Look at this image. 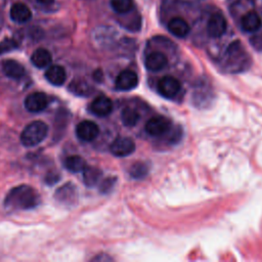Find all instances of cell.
<instances>
[{"instance_id": "obj_1", "label": "cell", "mask_w": 262, "mask_h": 262, "mask_svg": "<svg viewBox=\"0 0 262 262\" xmlns=\"http://www.w3.org/2000/svg\"><path fill=\"white\" fill-rule=\"evenodd\" d=\"M41 202L39 192L32 186L21 184L13 187L6 194L4 205L11 211L30 210L36 208Z\"/></svg>"}, {"instance_id": "obj_2", "label": "cell", "mask_w": 262, "mask_h": 262, "mask_svg": "<svg viewBox=\"0 0 262 262\" xmlns=\"http://www.w3.org/2000/svg\"><path fill=\"white\" fill-rule=\"evenodd\" d=\"M48 134V126L43 121H34L28 124L20 134V142L24 146L32 147L41 143Z\"/></svg>"}, {"instance_id": "obj_3", "label": "cell", "mask_w": 262, "mask_h": 262, "mask_svg": "<svg viewBox=\"0 0 262 262\" xmlns=\"http://www.w3.org/2000/svg\"><path fill=\"white\" fill-rule=\"evenodd\" d=\"M181 89L180 82L172 76H165L160 79L158 83V90L160 94L165 98L175 97Z\"/></svg>"}, {"instance_id": "obj_4", "label": "cell", "mask_w": 262, "mask_h": 262, "mask_svg": "<svg viewBox=\"0 0 262 262\" xmlns=\"http://www.w3.org/2000/svg\"><path fill=\"white\" fill-rule=\"evenodd\" d=\"M99 134V127L96 123L89 120L80 122L76 127V135L82 141H92Z\"/></svg>"}, {"instance_id": "obj_5", "label": "cell", "mask_w": 262, "mask_h": 262, "mask_svg": "<svg viewBox=\"0 0 262 262\" xmlns=\"http://www.w3.org/2000/svg\"><path fill=\"white\" fill-rule=\"evenodd\" d=\"M227 28V23L224 15L220 12L213 13L207 24V32L212 38H220L224 35Z\"/></svg>"}, {"instance_id": "obj_6", "label": "cell", "mask_w": 262, "mask_h": 262, "mask_svg": "<svg viewBox=\"0 0 262 262\" xmlns=\"http://www.w3.org/2000/svg\"><path fill=\"white\" fill-rule=\"evenodd\" d=\"M111 152L116 157H126L135 150V143L129 137H117L110 146Z\"/></svg>"}, {"instance_id": "obj_7", "label": "cell", "mask_w": 262, "mask_h": 262, "mask_svg": "<svg viewBox=\"0 0 262 262\" xmlns=\"http://www.w3.org/2000/svg\"><path fill=\"white\" fill-rule=\"evenodd\" d=\"M54 196L59 204L64 206H73L76 204L78 199L77 188L71 182L66 183L55 191Z\"/></svg>"}, {"instance_id": "obj_8", "label": "cell", "mask_w": 262, "mask_h": 262, "mask_svg": "<svg viewBox=\"0 0 262 262\" xmlns=\"http://www.w3.org/2000/svg\"><path fill=\"white\" fill-rule=\"evenodd\" d=\"M26 108L31 113H40L48 105V97L43 92H33L25 98Z\"/></svg>"}, {"instance_id": "obj_9", "label": "cell", "mask_w": 262, "mask_h": 262, "mask_svg": "<svg viewBox=\"0 0 262 262\" xmlns=\"http://www.w3.org/2000/svg\"><path fill=\"white\" fill-rule=\"evenodd\" d=\"M137 84H138L137 74L132 70H124L118 75L116 79L115 87L116 89L121 91H128L135 88Z\"/></svg>"}, {"instance_id": "obj_10", "label": "cell", "mask_w": 262, "mask_h": 262, "mask_svg": "<svg viewBox=\"0 0 262 262\" xmlns=\"http://www.w3.org/2000/svg\"><path fill=\"white\" fill-rule=\"evenodd\" d=\"M171 123L164 117H154L145 124V131L151 136H160L169 131Z\"/></svg>"}, {"instance_id": "obj_11", "label": "cell", "mask_w": 262, "mask_h": 262, "mask_svg": "<svg viewBox=\"0 0 262 262\" xmlns=\"http://www.w3.org/2000/svg\"><path fill=\"white\" fill-rule=\"evenodd\" d=\"M90 111L92 114L98 117H105L112 113L113 102L107 96L100 94L97 97H95L91 102Z\"/></svg>"}, {"instance_id": "obj_12", "label": "cell", "mask_w": 262, "mask_h": 262, "mask_svg": "<svg viewBox=\"0 0 262 262\" xmlns=\"http://www.w3.org/2000/svg\"><path fill=\"white\" fill-rule=\"evenodd\" d=\"M10 18L17 24H25L32 17V11L28 5L21 2H16L10 7Z\"/></svg>"}, {"instance_id": "obj_13", "label": "cell", "mask_w": 262, "mask_h": 262, "mask_svg": "<svg viewBox=\"0 0 262 262\" xmlns=\"http://www.w3.org/2000/svg\"><path fill=\"white\" fill-rule=\"evenodd\" d=\"M167 63H168V59L166 55L159 51H154L147 54L144 59L145 68L151 72L162 71L163 69L166 68Z\"/></svg>"}, {"instance_id": "obj_14", "label": "cell", "mask_w": 262, "mask_h": 262, "mask_svg": "<svg viewBox=\"0 0 262 262\" xmlns=\"http://www.w3.org/2000/svg\"><path fill=\"white\" fill-rule=\"evenodd\" d=\"M168 30L172 35L178 38H184L189 34L190 27L184 18L180 16H175L169 20Z\"/></svg>"}, {"instance_id": "obj_15", "label": "cell", "mask_w": 262, "mask_h": 262, "mask_svg": "<svg viewBox=\"0 0 262 262\" xmlns=\"http://www.w3.org/2000/svg\"><path fill=\"white\" fill-rule=\"evenodd\" d=\"M45 78L50 84L54 86H61L67 80V73L63 67L53 64L46 70Z\"/></svg>"}, {"instance_id": "obj_16", "label": "cell", "mask_w": 262, "mask_h": 262, "mask_svg": "<svg viewBox=\"0 0 262 262\" xmlns=\"http://www.w3.org/2000/svg\"><path fill=\"white\" fill-rule=\"evenodd\" d=\"M3 73L10 79L18 80L25 75V68L21 63L14 59H6L2 62Z\"/></svg>"}, {"instance_id": "obj_17", "label": "cell", "mask_w": 262, "mask_h": 262, "mask_svg": "<svg viewBox=\"0 0 262 262\" xmlns=\"http://www.w3.org/2000/svg\"><path fill=\"white\" fill-rule=\"evenodd\" d=\"M241 24L244 31L249 33H254L261 28L262 20L255 11H250V12H247L242 17Z\"/></svg>"}, {"instance_id": "obj_18", "label": "cell", "mask_w": 262, "mask_h": 262, "mask_svg": "<svg viewBox=\"0 0 262 262\" xmlns=\"http://www.w3.org/2000/svg\"><path fill=\"white\" fill-rule=\"evenodd\" d=\"M32 63L38 69H44L51 64L52 56L51 53L45 48L36 49L31 56Z\"/></svg>"}, {"instance_id": "obj_19", "label": "cell", "mask_w": 262, "mask_h": 262, "mask_svg": "<svg viewBox=\"0 0 262 262\" xmlns=\"http://www.w3.org/2000/svg\"><path fill=\"white\" fill-rule=\"evenodd\" d=\"M82 172H83V181L89 187L96 185L101 180L102 172L96 167L86 166Z\"/></svg>"}, {"instance_id": "obj_20", "label": "cell", "mask_w": 262, "mask_h": 262, "mask_svg": "<svg viewBox=\"0 0 262 262\" xmlns=\"http://www.w3.org/2000/svg\"><path fill=\"white\" fill-rule=\"evenodd\" d=\"M86 161L80 156H69L64 160V167L72 173L82 172L86 167Z\"/></svg>"}, {"instance_id": "obj_21", "label": "cell", "mask_w": 262, "mask_h": 262, "mask_svg": "<svg viewBox=\"0 0 262 262\" xmlns=\"http://www.w3.org/2000/svg\"><path fill=\"white\" fill-rule=\"evenodd\" d=\"M69 90L79 96H87L91 93V86L82 79H75L69 85Z\"/></svg>"}, {"instance_id": "obj_22", "label": "cell", "mask_w": 262, "mask_h": 262, "mask_svg": "<svg viewBox=\"0 0 262 262\" xmlns=\"http://www.w3.org/2000/svg\"><path fill=\"white\" fill-rule=\"evenodd\" d=\"M121 120L127 127H133L139 120V114L132 107H125L121 113Z\"/></svg>"}, {"instance_id": "obj_23", "label": "cell", "mask_w": 262, "mask_h": 262, "mask_svg": "<svg viewBox=\"0 0 262 262\" xmlns=\"http://www.w3.org/2000/svg\"><path fill=\"white\" fill-rule=\"evenodd\" d=\"M111 6L117 13H127L133 8V0H111Z\"/></svg>"}, {"instance_id": "obj_24", "label": "cell", "mask_w": 262, "mask_h": 262, "mask_svg": "<svg viewBox=\"0 0 262 262\" xmlns=\"http://www.w3.org/2000/svg\"><path fill=\"white\" fill-rule=\"evenodd\" d=\"M148 173V167L144 163H135L130 169L131 177L135 179H141Z\"/></svg>"}, {"instance_id": "obj_25", "label": "cell", "mask_w": 262, "mask_h": 262, "mask_svg": "<svg viewBox=\"0 0 262 262\" xmlns=\"http://www.w3.org/2000/svg\"><path fill=\"white\" fill-rule=\"evenodd\" d=\"M17 46H18V44L14 39L6 38V39L2 40L0 42V55L16 49Z\"/></svg>"}, {"instance_id": "obj_26", "label": "cell", "mask_w": 262, "mask_h": 262, "mask_svg": "<svg viewBox=\"0 0 262 262\" xmlns=\"http://www.w3.org/2000/svg\"><path fill=\"white\" fill-rule=\"evenodd\" d=\"M115 182H116V178H114V177L105 178L100 183V190L102 192H108L112 189V187L114 186Z\"/></svg>"}, {"instance_id": "obj_27", "label": "cell", "mask_w": 262, "mask_h": 262, "mask_svg": "<svg viewBox=\"0 0 262 262\" xmlns=\"http://www.w3.org/2000/svg\"><path fill=\"white\" fill-rule=\"evenodd\" d=\"M35 6L39 8H45L49 7L54 3V0H30Z\"/></svg>"}, {"instance_id": "obj_28", "label": "cell", "mask_w": 262, "mask_h": 262, "mask_svg": "<svg viewBox=\"0 0 262 262\" xmlns=\"http://www.w3.org/2000/svg\"><path fill=\"white\" fill-rule=\"evenodd\" d=\"M58 179V175L57 174H54L52 175V173L48 174V176L46 177V182L49 183V184H53L54 182H56Z\"/></svg>"}, {"instance_id": "obj_29", "label": "cell", "mask_w": 262, "mask_h": 262, "mask_svg": "<svg viewBox=\"0 0 262 262\" xmlns=\"http://www.w3.org/2000/svg\"><path fill=\"white\" fill-rule=\"evenodd\" d=\"M93 77H94V79H95V80L100 81V80L102 79V74H101V72H100V71H96V72L94 73Z\"/></svg>"}]
</instances>
